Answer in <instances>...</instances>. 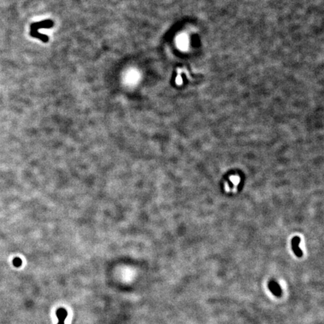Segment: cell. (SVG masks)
Here are the masks:
<instances>
[{"mask_svg":"<svg viewBox=\"0 0 324 324\" xmlns=\"http://www.w3.org/2000/svg\"><path fill=\"white\" fill-rule=\"evenodd\" d=\"M14 264H15V266H20V264H21V260H20V259H19V258H16V259H15V260H14Z\"/></svg>","mask_w":324,"mask_h":324,"instance_id":"cell-4","label":"cell"},{"mask_svg":"<svg viewBox=\"0 0 324 324\" xmlns=\"http://www.w3.org/2000/svg\"><path fill=\"white\" fill-rule=\"evenodd\" d=\"M269 289L272 290V292L275 295H279V293H280V288H279V287L278 286L277 284H275L273 282L269 284Z\"/></svg>","mask_w":324,"mask_h":324,"instance_id":"cell-3","label":"cell"},{"mask_svg":"<svg viewBox=\"0 0 324 324\" xmlns=\"http://www.w3.org/2000/svg\"><path fill=\"white\" fill-rule=\"evenodd\" d=\"M299 242H300V239L298 236H296V237H294L292 239V248H293V252H294V254H295L297 257H300L303 256V251L298 247Z\"/></svg>","mask_w":324,"mask_h":324,"instance_id":"cell-1","label":"cell"},{"mask_svg":"<svg viewBox=\"0 0 324 324\" xmlns=\"http://www.w3.org/2000/svg\"><path fill=\"white\" fill-rule=\"evenodd\" d=\"M56 316H57V317H58V320H59L58 324H65L64 323V322H65V319H66V317H67L68 316L67 310L65 309L64 308H59V309L56 311Z\"/></svg>","mask_w":324,"mask_h":324,"instance_id":"cell-2","label":"cell"}]
</instances>
